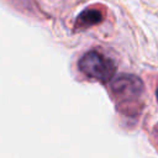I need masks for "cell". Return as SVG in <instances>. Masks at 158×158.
I'll use <instances>...</instances> for the list:
<instances>
[{
    "label": "cell",
    "instance_id": "3",
    "mask_svg": "<svg viewBox=\"0 0 158 158\" xmlns=\"http://www.w3.org/2000/svg\"><path fill=\"white\" fill-rule=\"evenodd\" d=\"M102 19H104V15L99 9L89 7V9L83 10L78 15V17L75 20V25L79 28H86V27L100 23L102 21Z\"/></svg>",
    "mask_w": 158,
    "mask_h": 158
},
{
    "label": "cell",
    "instance_id": "1",
    "mask_svg": "<svg viewBox=\"0 0 158 158\" xmlns=\"http://www.w3.org/2000/svg\"><path fill=\"white\" fill-rule=\"evenodd\" d=\"M79 68L86 77L104 83L112 79L116 70L115 63L98 51L86 52L79 60Z\"/></svg>",
    "mask_w": 158,
    "mask_h": 158
},
{
    "label": "cell",
    "instance_id": "4",
    "mask_svg": "<svg viewBox=\"0 0 158 158\" xmlns=\"http://www.w3.org/2000/svg\"><path fill=\"white\" fill-rule=\"evenodd\" d=\"M156 96H157V100H158V89H157V91H156Z\"/></svg>",
    "mask_w": 158,
    "mask_h": 158
},
{
    "label": "cell",
    "instance_id": "2",
    "mask_svg": "<svg viewBox=\"0 0 158 158\" xmlns=\"http://www.w3.org/2000/svg\"><path fill=\"white\" fill-rule=\"evenodd\" d=\"M111 90L118 101L131 102L139 99L143 93V84L136 75L121 74L111 81Z\"/></svg>",
    "mask_w": 158,
    "mask_h": 158
}]
</instances>
